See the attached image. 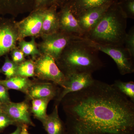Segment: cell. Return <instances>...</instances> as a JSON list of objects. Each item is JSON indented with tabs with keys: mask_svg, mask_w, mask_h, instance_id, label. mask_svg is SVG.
Here are the masks:
<instances>
[{
	"mask_svg": "<svg viewBox=\"0 0 134 134\" xmlns=\"http://www.w3.org/2000/svg\"><path fill=\"white\" fill-rule=\"evenodd\" d=\"M60 31L83 37V31L76 18L71 11L69 4L60 8L58 11Z\"/></svg>",
	"mask_w": 134,
	"mask_h": 134,
	"instance_id": "12",
	"label": "cell"
},
{
	"mask_svg": "<svg viewBox=\"0 0 134 134\" xmlns=\"http://www.w3.org/2000/svg\"><path fill=\"white\" fill-rule=\"evenodd\" d=\"M66 79L62 90L55 98V105L59 106L63 98L67 94L80 91L91 85L95 81L92 74L77 73L66 77Z\"/></svg>",
	"mask_w": 134,
	"mask_h": 134,
	"instance_id": "9",
	"label": "cell"
},
{
	"mask_svg": "<svg viewBox=\"0 0 134 134\" xmlns=\"http://www.w3.org/2000/svg\"><path fill=\"white\" fill-rule=\"evenodd\" d=\"M85 42L92 48L110 56L114 60L120 74L122 75L134 72L133 59L123 46L102 44L82 37Z\"/></svg>",
	"mask_w": 134,
	"mask_h": 134,
	"instance_id": "4",
	"label": "cell"
},
{
	"mask_svg": "<svg viewBox=\"0 0 134 134\" xmlns=\"http://www.w3.org/2000/svg\"><path fill=\"white\" fill-rule=\"evenodd\" d=\"M16 76L26 78L35 77L34 61L29 59L18 65Z\"/></svg>",
	"mask_w": 134,
	"mask_h": 134,
	"instance_id": "21",
	"label": "cell"
},
{
	"mask_svg": "<svg viewBox=\"0 0 134 134\" xmlns=\"http://www.w3.org/2000/svg\"><path fill=\"white\" fill-rule=\"evenodd\" d=\"M0 109H1V108H0Z\"/></svg>",
	"mask_w": 134,
	"mask_h": 134,
	"instance_id": "34",
	"label": "cell"
},
{
	"mask_svg": "<svg viewBox=\"0 0 134 134\" xmlns=\"http://www.w3.org/2000/svg\"><path fill=\"white\" fill-rule=\"evenodd\" d=\"M114 1L86 10L78 15L76 18L83 31L84 35L90 31L97 25Z\"/></svg>",
	"mask_w": 134,
	"mask_h": 134,
	"instance_id": "11",
	"label": "cell"
},
{
	"mask_svg": "<svg viewBox=\"0 0 134 134\" xmlns=\"http://www.w3.org/2000/svg\"><path fill=\"white\" fill-rule=\"evenodd\" d=\"M118 3L127 18H134V0H118Z\"/></svg>",
	"mask_w": 134,
	"mask_h": 134,
	"instance_id": "25",
	"label": "cell"
},
{
	"mask_svg": "<svg viewBox=\"0 0 134 134\" xmlns=\"http://www.w3.org/2000/svg\"><path fill=\"white\" fill-rule=\"evenodd\" d=\"M31 38L30 41H26L24 39L18 40V47L23 52L25 56H31L32 59L34 60L41 54L39 50L38 44L36 42V38Z\"/></svg>",
	"mask_w": 134,
	"mask_h": 134,
	"instance_id": "19",
	"label": "cell"
},
{
	"mask_svg": "<svg viewBox=\"0 0 134 134\" xmlns=\"http://www.w3.org/2000/svg\"><path fill=\"white\" fill-rule=\"evenodd\" d=\"M117 90L134 103V82L116 80L112 85Z\"/></svg>",
	"mask_w": 134,
	"mask_h": 134,
	"instance_id": "22",
	"label": "cell"
},
{
	"mask_svg": "<svg viewBox=\"0 0 134 134\" xmlns=\"http://www.w3.org/2000/svg\"><path fill=\"white\" fill-rule=\"evenodd\" d=\"M127 19L115 0L97 25L82 37L102 44L124 46Z\"/></svg>",
	"mask_w": 134,
	"mask_h": 134,
	"instance_id": "3",
	"label": "cell"
},
{
	"mask_svg": "<svg viewBox=\"0 0 134 134\" xmlns=\"http://www.w3.org/2000/svg\"><path fill=\"white\" fill-rule=\"evenodd\" d=\"M34 0H0V15L16 16L33 10Z\"/></svg>",
	"mask_w": 134,
	"mask_h": 134,
	"instance_id": "14",
	"label": "cell"
},
{
	"mask_svg": "<svg viewBox=\"0 0 134 134\" xmlns=\"http://www.w3.org/2000/svg\"><path fill=\"white\" fill-rule=\"evenodd\" d=\"M80 37H81L59 31L52 34L41 36V41L38 43V47L41 54L50 55L55 61L69 43Z\"/></svg>",
	"mask_w": 134,
	"mask_h": 134,
	"instance_id": "5",
	"label": "cell"
},
{
	"mask_svg": "<svg viewBox=\"0 0 134 134\" xmlns=\"http://www.w3.org/2000/svg\"><path fill=\"white\" fill-rule=\"evenodd\" d=\"M115 0H72L70 8L76 17L86 10L99 7L113 2Z\"/></svg>",
	"mask_w": 134,
	"mask_h": 134,
	"instance_id": "17",
	"label": "cell"
},
{
	"mask_svg": "<svg viewBox=\"0 0 134 134\" xmlns=\"http://www.w3.org/2000/svg\"><path fill=\"white\" fill-rule=\"evenodd\" d=\"M21 126L22 125H18L17 126L16 129L10 134H20L21 130Z\"/></svg>",
	"mask_w": 134,
	"mask_h": 134,
	"instance_id": "32",
	"label": "cell"
},
{
	"mask_svg": "<svg viewBox=\"0 0 134 134\" xmlns=\"http://www.w3.org/2000/svg\"><path fill=\"white\" fill-rule=\"evenodd\" d=\"M10 125L16 126L15 122L0 109V133Z\"/></svg>",
	"mask_w": 134,
	"mask_h": 134,
	"instance_id": "26",
	"label": "cell"
},
{
	"mask_svg": "<svg viewBox=\"0 0 134 134\" xmlns=\"http://www.w3.org/2000/svg\"><path fill=\"white\" fill-rule=\"evenodd\" d=\"M18 65V64L10 59L7 54L4 63L0 69V73L5 75L6 79H9L16 76Z\"/></svg>",
	"mask_w": 134,
	"mask_h": 134,
	"instance_id": "23",
	"label": "cell"
},
{
	"mask_svg": "<svg viewBox=\"0 0 134 134\" xmlns=\"http://www.w3.org/2000/svg\"><path fill=\"white\" fill-rule=\"evenodd\" d=\"M45 9H35L30 12L28 16L19 22H16L18 40L26 37H40Z\"/></svg>",
	"mask_w": 134,
	"mask_h": 134,
	"instance_id": "8",
	"label": "cell"
},
{
	"mask_svg": "<svg viewBox=\"0 0 134 134\" xmlns=\"http://www.w3.org/2000/svg\"><path fill=\"white\" fill-rule=\"evenodd\" d=\"M72 0H55V4L58 8L62 7L65 5L69 4Z\"/></svg>",
	"mask_w": 134,
	"mask_h": 134,
	"instance_id": "30",
	"label": "cell"
},
{
	"mask_svg": "<svg viewBox=\"0 0 134 134\" xmlns=\"http://www.w3.org/2000/svg\"><path fill=\"white\" fill-rule=\"evenodd\" d=\"M55 0H34V9H45L55 3Z\"/></svg>",
	"mask_w": 134,
	"mask_h": 134,
	"instance_id": "29",
	"label": "cell"
},
{
	"mask_svg": "<svg viewBox=\"0 0 134 134\" xmlns=\"http://www.w3.org/2000/svg\"><path fill=\"white\" fill-rule=\"evenodd\" d=\"M61 103L65 134H134V103L112 85L95 80Z\"/></svg>",
	"mask_w": 134,
	"mask_h": 134,
	"instance_id": "1",
	"label": "cell"
},
{
	"mask_svg": "<svg viewBox=\"0 0 134 134\" xmlns=\"http://www.w3.org/2000/svg\"><path fill=\"white\" fill-rule=\"evenodd\" d=\"M0 74H1V73H0Z\"/></svg>",
	"mask_w": 134,
	"mask_h": 134,
	"instance_id": "33",
	"label": "cell"
},
{
	"mask_svg": "<svg viewBox=\"0 0 134 134\" xmlns=\"http://www.w3.org/2000/svg\"><path fill=\"white\" fill-rule=\"evenodd\" d=\"M28 125H23L21 126V130L20 134H30L28 131Z\"/></svg>",
	"mask_w": 134,
	"mask_h": 134,
	"instance_id": "31",
	"label": "cell"
},
{
	"mask_svg": "<svg viewBox=\"0 0 134 134\" xmlns=\"http://www.w3.org/2000/svg\"><path fill=\"white\" fill-rule=\"evenodd\" d=\"M49 99H34L32 100L31 112L34 117L42 122L47 116V109L48 103L50 101Z\"/></svg>",
	"mask_w": 134,
	"mask_h": 134,
	"instance_id": "20",
	"label": "cell"
},
{
	"mask_svg": "<svg viewBox=\"0 0 134 134\" xmlns=\"http://www.w3.org/2000/svg\"><path fill=\"white\" fill-rule=\"evenodd\" d=\"M41 122L48 134H65V124L59 116L58 105H55L52 112Z\"/></svg>",
	"mask_w": 134,
	"mask_h": 134,
	"instance_id": "16",
	"label": "cell"
},
{
	"mask_svg": "<svg viewBox=\"0 0 134 134\" xmlns=\"http://www.w3.org/2000/svg\"><path fill=\"white\" fill-rule=\"evenodd\" d=\"M10 53L11 60L18 65L24 62L26 60L23 53L17 46L12 49Z\"/></svg>",
	"mask_w": 134,
	"mask_h": 134,
	"instance_id": "27",
	"label": "cell"
},
{
	"mask_svg": "<svg viewBox=\"0 0 134 134\" xmlns=\"http://www.w3.org/2000/svg\"><path fill=\"white\" fill-rule=\"evenodd\" d=\"M55 3L44 11L40 37L55 33L59 30L58 9Z\"/></svg>",
	"mask_w": 134,
	"mask_h": 134,
	"instance_id": "15",
	"label": "cell"
},
{
	"mask_svg": "<svg viewBox=\"0 0 134 134\" xmlns=\"http://www.w3.org/2000/svg\"><path fill=\"white\" fill-rule=\"evenodd\" d=\"M8 89L0 84V106L11 102Z\"/></svg>",
	"mask_w": 134,
	"mask_h": 134,
	"instance_id": "28",
	"label": "cell"
},
{
	"mask_svg": "<svg viewBox=\"0 0 134 134\" xmlns=\"http://www.w3.org/2000/svg\"><path fill=\"white\" fill-rule=\"evenodd\" d=\"M1 110L9 116L16 126L26 125L35 126L31 117V107L27 102L20 103L11 102L0 106Z\"/></svg>",
	"mask_w": 134,
	"mask_h": 134,
	"instance_id": "10",
	"label": "cell"
},
{
	"mask_svg": "<svg viewBox=\"0 0 134 134\" xmlns=\"http://www.w3.org/2000/svg\"><path fill=\"white\" fill-rule=\"evenodd\" d=\"M124 47L133 59L134 58V27L132 26L127 32L124 40Z\"/></svg>",
	"mask_w": 134,
	"mask_h": 134,
	"instance_id": "24",
	"label": "cell"
},
{
	"mask_svg": "<svg viewBox=\"0 0 134 134\" xmlns=\"http://www.w3.org/2000/svg\"><path fill=\"white\" fill-rule=\"evenodd\" d=\"M16 22L13 18H0V58L17 47L18 34Z\"/></svg>",
	"mask_w": 134,
	"mask_h": 134,
	"instance_id": "7",
	"label": "cell"
},
{
	"mask_svg": "<svg viewBox=\"0 0 134 134\" xmlns=\"http://www.w3.org/2000/svg\"><path fill=\"white\" fill-rule=\"evenodd\" d=\"M34 82L29 78L18 76L9 79L0 80V84L5 86L8 90L18 91L26 95Z\"/></svg>",
	"mask_w": 134,
	"mask_h": 134,
	"instance_id": "18",
	"label": "cell"
},
{
	"mask_svg": "<svg viewBox=\"0 0 134 134\" xmlns=\"http://www.w3.org/2000/svg\"><path fill=\"white\" fill-rule=\"evenodd\" d=\"M98 52L80 37L66 46L55 62L66 77L77 73L92 74L104 66Z\"/></svg>",
	"mask_w": 134,
	"mask_h": 134,
	"instance_id": "2",
	"label": "cell"
},
{
	"mask_svg": "<svg viewBox=\"0 0 134 134\" xmlns=\"http://www.w3.org/2000/svg\"><path fill=\"white\" fill-rule=\"evenodd\" d=\"M34 61L35 77L40 80L52 82L63 88L66 78L53 58L48 54H41Z\"/></svg>",
	"mask_w": 134,
	"mask_h": 134,
	"instance_id": "6",
	"label": "cell"
},
{
	"mask_svg": "<svg viewBox=\"0 0 134 134\" xmlns=\"http://www.w3.org/2000/svg\"><path fill=\"white\" fill-rule=\"evenodd\" d=\"M58 85L54 83L35 82L30 87L26 94L29 100L34 99H49L50 100L56 98L60 90Z\"/></svg>",
	"mask_w": 134,
	"mask_h": 134,
	"instance_id": "13",
	"label": "cell"
}]
</instances>
